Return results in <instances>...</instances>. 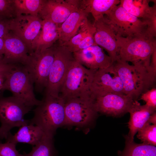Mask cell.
Returning <instances> with one entry per match:
<instances>
[{"instance_id":"1","label":"cell","mask_w":156,"mask_h":156,"mask_svg":"<svg viewBox=\"0 0 156 156\" xmlns=\"http://www.w3.org/2000/svg\"><path fill=\"white\" fill-rule=\"evenodd\" d=\"M114 67L123 83L124 93L137 101L142 94L154 87L156 72L149 67L131 65L117 60Z\"/></svg>"},{"instance_id":"2","label":"cell","mask_w":156,"mask_h":156,"mask_svg":"<svg viewBox=\"0 0 156 156\" xmlns=\"http://www.w3.org/2000/svg\"><path fill=\"white\" fill-rule=\"evenodd\" d=\"M34 112L29 123L38 126L46 135L53 137L57 129L65 125L64 101L60 96L44 97Z\"/></svg>"},{"instance_id":"3","label":"cell","mask_w":156,"mask_h":156,"mask_svg":"<svg viewBox=\"0 0 156 156\" xmlns=\"http://www.w3.org/2000/svg\"><path fill=\"white\" fill-rule=\"evenodd\" d=\"M117 60L131 62L133 65L149 67L155 39L146 36L124 37L116 34ZM116 60V61H117Z\"/></svg>"},{"instance_id":"4","label":"cell","mask_w":156,"mask_h":156,"mask_svg":"<svg viewBox=\"0 0 156 156\" xmlns=\"http://www.w3.org/2000/svg\"><path fill=\"white\" fill-rule=\"evenodd\" d=\"M96 70L88 69L74 59L69 67L60 96L64 100L75 97L92 98L90 88Z\"/></svg>"},{"instance_id":"5","label":"cell","mask_w":156,"mask_h":156,"mask_svg":"<svg viewBox=\"0 0 156 156\" xmlns=\"http://www.w3.org/2000/svg\"><path fill=\"white\" fill-rule=\"evenodd\" d=\"M34 84L25 67L17 64L6 75L4 89L10 91L13 96L32 108L42 103V100H39L36 97Z\"/></svg>"},{"instance_id":"6","label":"cell","mask_w":156,"mask_h":156,"mask_svg":"<svg viewBox=\"0 0 156 156\" xmlns=\"http://www.w3.org/2000/svg\"><path fill=\"white\" fill-rule=\"evenodd\" d=\"M32 108L13 96L0 98V139H6L11 130L29 122L24 119Z\"/></svg>"},{"instance_id":"7","label":"cell","mask_w":156,"mask_h":156,"mask_svg":"<svg viewBox=\"0 0 156 156\" xmlns=\"http://www.w3.org/2000/svg\"><path fill=\"white\" fill-rule=\"evenodd\" d=\"M104 16L117 35L129 38L147 37L145 21L131 14L119 4L114 6Z\"/></svg>"},{"instance_id":"8","label":"cell","mask_w":156,"mask_h":156,"mask_svg":"<svg viewBox=\"0 0 156 156\" xmlns=\"http://www.w3.org/2000/svg\"><path fill=\"white\" fill-rule=\"evenodd\" d=\"M54 60L52 65L44 97L59 96L61 87L71 62L74 60L73 53L64 46L54 45Z\"/></svg>"},{"instance_id":"9","label":"cell","mask_w":156,"mask_h":156,"mask_svg":"<svg viewBox=\"0 0 156 156\" xmlns=\"http://www.w3.org/2000/svg\"><path fill=\"white\" fill-rule=\"evenodd\" d=\"M64 101L65 125L86 127L92 122L97 114L91 98L75 97Z\"/></svg>"},{"instance_id":"10","label":"cell","mask_w":156,"mask_h":156,"mask_svg":"<svg viewBox=\"0 0 156 156\" xmlns=\"http://www.w3.org/2000/svg\"><path fill=\"white\" fill-rule=\"evenodd\" d=\"M29 63L24 66L35 85L37 92H41L46 88L50 70L54 58V45L43 51L33 53Z\"/></svg>"},{"instance_id":"11","label":"cell","mask_w":156,"mask_h":156,"mask_svg":"<svg viewBox=\"0 0 156 156\" xmlns=\"http://www.w3.org/2000/svg\"><path fill=\"white\" fill-rule=\"evenodd\" d=\"M90 90L94 99L111 93L124 94L122 82L113 64L107 68L96 71Z\"/></svg>"},{"instance_id":"12","label":"cell","mask_w":156,"mask_h":156,"mask_svg":"<svg viewBox=\"0 0 156 156\" xmlns=\"http://www.w3.org/2000/svg\"><path fill=\"white\" fill-rule=\"evenodd\" d=\"M42 20L38 16L21 15L12 19L10 31L18 37L28 47L30 55L33 53L34 42L41 29Z\"/></svg>"},{"instance_id":"13","label":"cell","mask_w":156,"mask_h":156,"mask_svg":"<svg viewBox=\"0 0 156 156\" xmlns=\"http://www.w3.org/2000/svg\"><path fill=\"white\" fill-rule=\"evenodd\" d=\"M133 101L125 94L111 93L95 98L93 105L98 113L118 117L128 112Z\"/></svg>"},{"instance_id":"14","label":"cell","mask_w":156,"mask_h":156,"mask_svg":"<svg viewBox=\"0 0 156 156\" xmlns=\"http://www.w3.org/2000/svg\"><path fill=\"white\" fill-rule=\"evenodd\" d=\"M80 0H44L38 16L59 27L79 7Z\"/></svg>"},{"instance_id":"15","label":"cell","mask_w":156,"mask_h":156,"mask_svg":"<svg viewBox=\"0 0 156 156\" xmlns=\"http://www.w3.org/2000/svg\"><path fill=\"white\" fill-rule=\"evenodd\" d=\"M4 51L3 60L7 63L27 65L31 60L29 50L25 43L11 31L3 38Z\"/></svg>"},{"instance_id":"16","label":"cell","mask_w":156,"mask_h":156,"mask_svg":"<svg viewBox=\"0 0 156 156\" xmlns=\"http://www.w3.org/2000/svg\"><path fill=\"white\" fill-rule=\"evenodd\" d=\"M94 38L96 44L105 49L114 63L117 60L118 48L116 34L105 16L94 21Z\"/></svg>"},{"instance_id":"17","label":"cell","mask_w":156,"mask_h":156,"mask_svg":"<svg viewBox=\"0 0 156 156\" xmlns=\"http://www.w3.org/2000/svg\"><path fill=\"white\" fill-rule=\"evenodd\" d=\"M73 53L75 61L87 68L97 70L107 68L114 62L103 49L97 45H93Z\"/></svg>"},{"instance_id":"18","label":"cell","mask_w":156,"mask_h":156,"mask_svg":"<svg viewBox=\"0 0 156 156\" xmlns=\"http://www.w3.org/2000/svg\"><path fill=\"white\" fill-rule=\"evenodd\" d=\"M156 109L146 104L141 105L137 101H133L128 111L130 116L128 122L129 131L127 136L131 141H133L136 133L156 112Z\"/></svg>"},{"instance_id":"19","label":"cell","mask_w":156,"mask_h":156,"mask_svg":"<svg viewBox=\"0 0 156 156\" xmlns=\"http://www.w3.org/2000/svg\"><path fill=\"white\" fill-rule=\"evenodd\" d=\"M89 14L79 6L58 27L59 44L67 42L77 34L81 23L87 18Z\"/></svg>"},{"instance_id":"20","label":"cell","mask_w":156,"mask_h":156,"mask_svg":"<svg viewBox=\"0 0 156 156\" xmlns=\"http://www.w3.org/2000/svg\"><path fill=\"white\" fill-rule=\"evenodd\" d=\"M59 27L53 23L42 20L41 31L34 42L33 53L43 51L52 47L59 39Z\"/></svg>"},{"instance_id":"21","label":"cell","mask_w":156,"mask_h":156,"mask_svg":"<svg viewBox=\"0 0 156 156\" xmlns=\"http://www.w3.org/2000/svg\"><path fill=\"white\" fill-rule=\"evenodd\" d=\"M44 134L39 127L29 122L20 127L14 135L10 133L6 139V141L16 144L22 143L34 146L40 141Z\"/></svg>"},{"instance_id":"22","label":"cell","mask_w":156,"mask_h":156,"mask_svg":"<svg viewBox=\"0 0 156 156\" xmlns=\"http://www.w3.org/2000/svg\"><path fill=\"white\" fill-rule=\"evenodd\" d=\"M120 3V0H80L79 6L91 13L95 21L103 17Z\"/></svg>"},{"instance_id":"23","label":"cell","mask_w":156,"mask_h":156,"mask_svg":"<svg viewBox=\"0 0 156 156\" xmlns=\"http://www.w3.org/2000/svg\"><path fill=\"white\" fill-rule=\"evenodd\" d=\"M125 146L122 151H120L118 156H156L155 146L143 143L138 144L131 141L125 136Z\"/></svg>"},{"instance_id":"24","label":"cell","mask_w":156,"mask_h":156,"mask_svg":"<svg viewBox=\"0 0 156 156\" xmlns=\"http://www.w3.org/2000/svg\"><path fill=\"white\" fill-rule=\"evenodd\" d=\"M150 0H120L119 5L127 12L141 19L147 18L151 13L153 6L149 5Z\"/></svg>"},{"instance_id":"25","label":"cell","mask_w":156,"mask_h":156,"mask_svg":"<svg viewBox=\"0 0 156 156\" xmlns=\"http://www.w3.org/2000/svg\"><path fill=\"white\" fill-rule=\"evenodd\" d=\"M53 138L44 134L40 141L33 147L29 153H24L21 156H57Z\"/></svg>"},{"instance_id":"26","label":"cell","mask_w":156,"mask_h":156,"mask_svg":"<svg viewBox=\"0 0 156 156\" xmlns=\"http://www.w3.org/2000/svg\"><path fill=\"white\" fill-rule=\"evenodd\" d=\"M96 29L93 24L86 18L81 23L77 34L68 42L60 45L64 46L71 52L74 47L87 37L94 35Z\"/></svg>"},{"instance_id":"27","label":"cell","mask_w":156,"mask_h":156,"mask_svg":"<svg viewBox=\"0 0 156 156\" xmlns=\"http://www.w3.org/2000/svg\"><path fill=\"white\" fill-rule=\"evenodd\" d=\"M44 0H13L16 16L21 15L37 16Z\"/></svg>"},{"instance_id":"28","label":"cell","mask_w":156,"mask_h":156,"mask_svg":"<svg viewBox=\"0 0 156 156\" xmlns=\"http://www.w3.org/2000/svg\"><path fill=\"white\" fill-rule=\"evenodd\" d=\"M137 132V137L142 143L156 146V125L146 122Z\"/></svg>"},{"instance_id":"29","label":"cell","mask_w":156,"mask_h":156,"mask_svg":"<svg viewBox=\"0 0 156 156\" xmlns=\"http://www.w3.org/2000/svg\"><path fill=\"white\" fill-rule=\"evenodd\" d=\"M153 1L154 4L151 13L147 18L142 19L146 24V36L152 40L155 39L156 36V3L155 0H153Z\"/></svg>"},{"instance_id":"30","label":"cell","mask_w":156,"mask_h":156,"mask_svg":"<svg viewBox=\"0 0 156 156\" xmlns=\"http://www.w3.org/2000/svg\"><path fill=\"white\" fill-rule=\"evenodd\" d=\"M0 15L11 18L16 16L13 0H0Z\"/></svg>"},{"instance_id":"31","label":"cell","mask_w":156,"mask_h":156,"mask_svg":"<svg viewBox=\"0 0 156 156\" xmlns=\"http://www.w3.org/2000/svg\"><path fill=\"white\" fill-rule=\"evenodd\" d=\"M16 144L6 141L4 143L0 142V156H21L17 150Z\"/></svg>"},{"instance_id":"32","label":"cell","mask_w":156,"mask_h":156,"mask_svg":"<svg viewBox=\"0 0 156 156\" xmlns=\"http://www.w3.org/2000/svg\"><path fill=\"white\" fill-rule=\"evenodd\" d=\"M140 99L144 101L146 105L156 108V88H153L142 94Z\"/></svg>"},{"instance_id":"33","label":"cell","mask_w":156,"mask_h":156,"mask_svg":"<svg viewBox=\"0 0 156 156\" xmlns=\"http://www.w3.org/2000/svg\"><path fill=\"white\" fill-rule=\"evenodd\" d=\"M12 19L0 15V38H3L10 31V25Z\"/></svg>"},{"instance_id":"34","label":"cell","mask_w":156,"mask_h":156,"mask_svg":"<svg viewBox=\"0 0 156 156\" xmlns=\"http://www.w3.org/2000/svg\"><path fill=\"white\" fill-rule=\"evenodd\" d=\"M95 45L97 44L94 40V35L90 36L87 37L74 47L71 52L73 53Z\"/></svg>"},{"instance_id":"35","label":"cell","mask_w":156,"mask_h":156,"mask_svg":"<svg viewBox=\"0 0 156 156\" xmlns=\"http://www.w3.org/2000/svg\"><path fill=\"white\" fill-rule=\"evenodd\" d=\"M3 57H0V76H6L13 68L17 64H12L5 62Z\"/></svg>"},{"instance_id":"36","label":"cell","mask_w":156,"mask_h":156,"mask_svg":"<svg viewBox=\"0 0 156 156\" xmlns=\"http://www.w3.org/2000/svg\"><path fill=\"white\" fill-rule=\"evenodd\" d=\"M150 66L154 71L156 72V46L154 48L151 56Z\"/></svg>"},{"instance_id":"37","label":"cell","mask_w":156,"mask_h":156,"mask_svg":"<svg viewBox=\"0 0 156 156\" xmlns=\"http://www.w3.org/2000/svg\"><path fill=\"white\" fill-rule=\"evenodd\" d=\"M149 124L156 125V112L152 114L146 122Z\"/></svg>"},{"instance_id":"38","label":"cell","mask_w":156,"mask_h":156,"mask_svg":"<svg viewBox=\"0 0 156 156\" xmlns=\"http://www.w3.org/2000/svg\"><path fill=\"white\" fill-rule=\"evenodd\" d=\"M4 42L3 38H0V57H3L4 53Z\"/></svg>"},{"instance_id":"39","label":"cell","mask_w":156,"mask_h":156,"mask_svg":"<svg viewBox=\"0 0 156 156\" xmlns=\"http://www.w3.org/2000/svg\"><path fill=\"white\" fill-rule=\"evenodd\" d=\"M6 76H0V94L1 92L4 90V84Z\"/></svg>"}]
</instances>
